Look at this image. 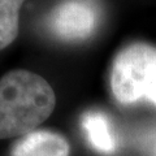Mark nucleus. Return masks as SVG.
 <instances>
[{
  "label": "nucleus",
  "instance_id": "obj_1",
  "mask_svg": "<svg viewBox=\"0 0 156 156\" xmlns=\"http://www.w3.org/2000/svg\"><path fill=\"white\" fill-rule=\"evenodd\" d=\"M56 95L43 77L14 69L0 78V139L34 131L55 109Z\"/></svg>",
  "mask_w": 156,
  "mask_h": 156
},
{
  "label": "nucleus",
  "instance_id": "obj_2",
  "mask_svg": "<svg viewBox=\"0 0 156 156\" xmlns=\"http://www.w3.org/2000/svg\"><path fill=\"white\" fill-rule=\"evenodd\" d=\"M111 90L120 104L147 100L156 105V47L133 43L117 53L111 69Z\"/></svg>",
  "mask_w": 156,
  "mask_h": 156
},
{
  "label": "nucleus",
  "instance_id": "obj_3",
  "mask_svg": "<svg viewBox=\"0 0 156 156\" xmlns=\"http://www.w3.org/2000/svg\"><path fill=\"white\" fill-rule=\"evenodd\" d=\"M96 11L86 0H66L52 11L50 29L64 41H82L96 27Z\"/></svg>",
  "mask_w": 156,
  "mask_h": 156
},
{
  "label": "nucleus",
  "instance_id": "obj_4",
  "mask_svg": "<svg viewBox=\"0 0 156 156\" xmlns=\"http://www.w3.org/2000/svg\"><path fill=\"white\" fill-rule=\"evenodd\" d=\"M70 144L61 134L51 130H34L12 146L11 156H69Z\"/></svg>",
  "mask_w": 156,
  "mask_h": 156
},
{
  "label": "nucleus",
  "instance_id": "obj_5",
  "mask_svg": "<svg viewBox=\"0 0 156 156\" xmlns=\"http://www.w3.org/2000/svg\"><path fill=\"white\" fill-rule=\"evenodd\" d=\"M85 134L90 144L96 151L103 154L113 152L116 147V139L111 124L107 117L100 112H89L82 119Z\"/></svg>",
  "mask_w": 156,
  "mask_h": 156
},
{
  "label": "nucleus",
  "instance_id": "obj_6",
  "mask_svg": "<svg viewBox=\"0 0 156 156\" xmlns=\"http://www.w3.org/2000/svg\"><path fill=\"white\" fill-rule=\"evenodd\" d=\"M25 0H0V51L12 44L18 35L20 9Z\"/></svg>",
  "mask_w": 156,
  "mask_h": 156
}]
</instances>
